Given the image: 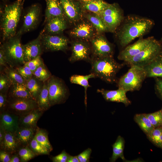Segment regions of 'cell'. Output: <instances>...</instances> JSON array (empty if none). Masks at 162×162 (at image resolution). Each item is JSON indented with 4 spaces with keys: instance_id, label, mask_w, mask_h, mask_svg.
<instances>
[{
    "instance_id": "cell-15",
    "label": "cell",
    "mask_w": 162,
    "mask_h": 162,
    "mask_svg": "<svg viewBox=\"0 0 162 162\" xmlns=\"http://www.w3.org/2000/svg\"><path fill=\"white\" fill-rule=\"evenodd\" d=\"M155 38L148 37L143 38L141 37L134 43L128 45L119 53L118 59L125 62L132 58L147 46Z\"/></svg>"
},
{
    "instance_id": "cell-44",
    "label": "cell",
    "mask_w": 162,
    "mask_h": 162,
    "mask_svg": "<svg viewBox=\"0 0 162 162\" xmlns=\"http://www.w3.org/2000/svg\"><path fill=\"white\" fill-rule=\"evenodd\" d=\"M92 152L90 148H88L77 156L80 162H89Z\"/></svg>"
},
{
    "instance_id": "cell-26",
    "label": "cell",
    "mask_w": 162,
    "mask_h": 162,
    "mask_svg": "<svg viewBox=\"0 0 162 162\" xmlns=\"http://www.w3.org/2000/svg\"><path fill=\"white\" fill-rule=\"evenodd\" d=\"M109 4L104 0H92L81 4L83 12H88L99 14L105 9Z\"/></svg>"
},
{
    "instance_id": "cell-57",
    "label": "cell",
    "mask_w": 162,
    "mask_h": 162,
    "mask_svg": "<svg viewBox=\"0 0 162 162\" xmlns=\"http://www.w3.org/2000/svg\"><path fill=\"white\" fill-rule=\"evenodd\" d=\"M161 148H162V146H161Z\"/></svg>"
},
{
    "instance_id": "cell-6",
    "label": "cell",
    "mask_w": 162,
    "mask_h": 162,
    "mask_svg": "<svg viewBox=\"0 0 162 162\" xmlns=\"http://www.w3.org/2000/svg\"><path fill=\"white\" fill-rule=\"evenodd\" d=\"M48 97L50 105L52 106L64 103L68 98L69 89L64 81L55 76H52L47 80Z\"/></svg>"
},
{
    "instance_id": "cell-48",
    "label": "cell",
    "mask_w": 162,
    "mask_h": 162,
    "mask_svg": "<svg viewBox=\"0 0 162 162\" xmlns=\"http://www.w3.org/2000/svg\"><path fill=\"white\" fill-rule=\"evenodd\" d=\"M11 158L8 152L4 150L0 152V161L1 162H10Z\"/></svg>"
},
{
    "instance_id": "cell-49",
    "label": "cell",
    "mask_w": 162,
    "mask_h": 162,
    "mask_svg": "<svg viewBox=\"0 0 162 162\" xmlns=\"http://www.w3.org/2000/svg\"><path fill=\"white\" fill-rule=\"evenodd\" d=\"M7 64L4 54L1 50H0V67L4 66L7 67Z\"/></svg>"
},
{
    "instance_id": "cell-20",
    "label": "cell",
    "mask_w": 162,
    "mask_h": 162,
    "mask_svg": "<svg viewBox=\"0 0 162 162\" xmlns=\"http://www.w3.org/2000/svg\"><path fill=\"white\" fill-rule=\"evenodd\" d=\"M19 117L13 113L3 112L0 115V127L5 132L15 133L19 127Z\"/></svg>"
},
{
    "instance_id": "cell-13",
    "label": "cell",
    "mask_w": 162,
    "mask_h": 162,
    "mask_svg": "<svg viewBox=\"0 0 162 162\" xmlns=\"http://www.w3.org/2000/svg\"><path fill=\"white\" fill-rule=\"evenodd\" d=\"M41 36V41L43 50L46 51H62L66 52L68 48L70 41L63 35L60 34L51 35L39 33Z\"/></svg>"
},
{
    "instance_id": "cell-29",
    "label": "cell",
    "mask_w": 162,
    "mask_h": 162,
    "mask_svg": "<svg viewBox=\"0 0 162 162\" xmlns=\"http://www.w3.org/2000/svg\"><path fill=\"white\" fill-rule=\"evenodd\" d=\"M44 82L34 75L26 81V86L34 99L37 101L38 96L43 88Z\"/></svg>"
},
{
    "instance_id": "cell-27",
    "label": "cell",
    "mask_w": 162,
    "mask_h": 162,
    "mask_svg": "<svg viewBox=\"0 0 162 162\" xmlns=\"http://www.w3.org/2000/svg\"><path fill=\"white\" fill-rule=\"evenodd\" d=\"M95 78V75L90 73L89 74L86 75H74L71 76L69 78L70 81L71 83L80 85L84 88V103L86 107L87 106V89L88 88L91 87L89 84L88 80L90 79Z\"/></svg>"
},
{
    "instance_id": "cell-51",
    "label": "cell",
    "mask_w": 162,
    "mask_h": 162,
    "mask_svg": "<svg viewBox=\"0 0 162 162\" xmlns=\"http://www.w3.org/2000/svg\"><path fill=\"white\" fill-rule=\"evenodd\" d=\"M68 162H80L77 156H70Z\"/></svg>"
},
{
    "instance_id": "cell-22",
    "label": "cell",
    "mask_w": 162,
    "mask_h": 162,
    "mask_svg": "<svg viewBox=\"0 0 162 162\" xmlns=\"http://www.w3.org/2000/svg\"><path fill=\"white\" fill-rule=\"evenodd\" d=\"M143 68L145 71L146 77L162 78V51Z\"/></svg>"
},
{
    "instance_id": "cell-58",
    "label": "cell",
    "mask_w": 162,
    "mask_h": 162,
    "mask_svg": "<svg viewBox=\"0 0 162 162\" xmlns=\"http://www.w3.org/2000/svg\"><path fill=\"white\" fill-rule=\"evenodd\" d=\"M4 0V1H6V0Z\"/></svg>"
},
{
    "instance_id": "cell-3",
    "label": "cell",
    "mask_w": 162,
    "mask_h": 162,
    "mask_svg": "<svg viewBox=\"0 0 162 162\" xmlns=\"http://www.w3.org/2000/svg\"><path fill=\"white\" fill-rule=\"evenodd\" d=\"M90 63V73L95 78L110 84L117 82V74L124 66L123 64L117 62L113 56L92 57Z\"/></svg>"
},
{
    "instance_id": "cell-56",
    "label": "cell",
    "mask_w": 162,
    "mask_h": 162,
    "mask_svg": "<svg viewBox=\"0 0 162 162\" xmlns=\"http://www.w3.org/2000/svg\"><path fill=\"white\" fill-rule=\"evenodd\" d=\"M160 127L162 128V125H161V126Z\"/></svg>"
},
{
    "instance_id": "cell-8",
    "label": "cell",
    "mask_w": 162,
    "mask_h": 162,
    "mask_svg": "<svg viewBox=\"0 0 162 162\" xmlns=\"http://www.w3.org/2000/svg\"><path fill=\"white\" fill-rule=\"evenodd\" d=\"M98 15L107 27L109 32L114 33L123 20L124 16L122 9L117 3L109 4Z\"/></svg>"
},
{
    "instance_id": "cell-31",
    "label": "cell",
    "mask_w": 162,
    "mask_h": 162,
    "mask_svg": "<svg viewBox=\"0 0 162 162\" xmlns=\"http://www.w3.org/2000/svg\"><path fill=\"white\" fill-rule=\"evenodd\" d=\"M37 102L38 108L43 112L47 110L50 107L49 101L47 80L44 82L43 88Z\"/></svg>"
},
{
    "instance_id": "cell-40",
    "label": "cell",
    "mask_w": 162,
    "mask_h": 162,
    "mask_svg": "<svg viewBox=\"0 0 162 162\" xmlns=\"http://www.w3.org/2000/svg\"><path fill=\"white\" fill-rule=\"evenodd\" d=\"M18 154L22 162H27L35 156V154L28 147H26L20 149Z\"/></svg>"
},
{
    "instance_id": "cell-18",
    "label": "cell",
    "mask_w": 162,
    "mask_h": 162,
    "mask_svg": "<svg viewBox=\"0 0 162 162\" xmlns=\"http://www.w3.org/2000/svg\"><path fill=\"white\" fill-rule=\"evenodd\" d=\"M9 106L14 114L20 115L38 108L37 101L32 99H13Z\"/></svg>"
},
{
    "instance_id": "cell-23",
    "label": "cell",
    "mask_w": 162,
    "mask_h": 162,
    "mask_svg": "<svg viewBox=\"0 0 162 162\" xmlns=\"http://www.w3.org/2000/svg\"><path fill=\"white\" fill-rule=\"evenodd\" d=\"M44 23L49 19L56 17L64 16L63 7L60 0H46Z\"/></svg>"
},
{
    "instance_id": "cell-17",
    "label": "cell",
    "mask_w": 162,
    "mask_h": 162,
    "mask_svg": "<svg viewBox=\"0 0 162 162\" xmlns=\"http://www.w3.org/2000/svg\"><path fill=\"white\" fill-rule=\"evenodd\" d=\"M22 47L25 63L40 56L44 50L40 34L35 39L22 45Z\"/></svg>"
},
{
    "instance_id": "cell-19",
    "label": "cell",
    "mask_w": 162,
    "mask_h": 162,
    "mask_svg": "<svg viewBox=\"0 0 162 162\" xmlns=\"http://www.w3.org/2000/svg\"><path fill=\"white\" fill-rule=\"evenodd\" d=\"M97 91V92L100 93L107 101L122 103L126 106L131 104L130 101L126 95L127 92L122 88H118L116 90L98 89Z\"/></svg>"
},
{
    "instance_id": "cell-12",
    "label": "cell",
    "mask_w": 162,
    "mask_h": 162,
    "mask_svg": "<svg viewBox=\"0 0 162 162\" xmlns=\"http://www.w3.org/2000/svg\"><path fill=\"white\" fill-rule=\"evenodd\" d=\"M68 25H75L83 18L81 3L77 0H60Z\"/></svg>"
},
{
    "instance_id": "cell-53",
    "label": "cell",
    "mask_w": 162,
    "mask_h": 162,
    "mask_svg": "<svg viewBox=\"0 0 162 162\" xmlns=\"http://www.w3.org/2000/svg\"><path fill=\"white\" fill-rule=\"evenodd\" d=\"M81 4L86 3L90 1H92V0H77Z\"/></svg>"
},
{
    "instance_id": "cell-35",
    "label": "cell",
    "mask_w": 162,
    "mask_h": 162,
    "mask_svg": "<svg viewBox=\"0 0 162 162\" xmlns=\"http://www.w3.org/2000/svg\"><path fill=\"white\" fill-rule=\"evenodd\" d=\"M36 140L50 152L52 150V148L48 138L47 132L43 129L37 130L34 135Z\"/></svg>"
},
{
    "instance_id": "cell-4",
    "label": "cell",
    "mask_w": 162,
    "mask_h": 162,
    "mask_svg": "<svg viewBox=\"0 0 162 162\" xmlns=\"http://www.w3.org/2000/svg\"><path fill=\"white\" fill-rule=\"evenodd\" d=\"M21 36L16 35L3 42L0 50L2 51L7 64L9 67L16 68L24 65Z\"/></svg>"
},
{
    "instance_id": "cell-37",
    "label": "cell",
    "mask_w": 162,
    "mask_h": 162,
    "mask_svg": "<svg viewBox=\"0 0 162 162\" xmlns=\"http://www.w3.org/2000/svg\"><path fill=\"white\" fill-rule=\"evenodd\" d=\"M33 75L43 82L47 81L52 76L44 64L38 68L33 72Z\"/></svg>"
},
{
    "instance_id": "cell-47",
    "label": "cell",
    "mask_w": 162,
    "mask_h": 162,
    "mask_svg": "<svg viewBox=\"0 0 162 162\" xmlns=\"http://www.w3.org/2000/svg\"><path fill=\"white\" fill-rule=\"evenodd\" d=\"M7 102L6 93H0V109L2 111L4 108Z\"/></svg>"
},
{
    "instance_id": "cell-33",
    "label": "cell",
    "mask_w": 162,
    "mask_h": 162,
    "mask_svg": "<svg viewBox=\"0 0 162 162\" xmlns=\"http://www.w3.org/2000/svg\"><path fill=\"white\" fill-rule=\"evenodd\" d=\"M134 120L146 135L155 128L145 114H136L134 117Z\"/></svg>"
},
{
    "instance_id": "cell-32",
    "label": "cell",
    "mask_w": 162,
    "mask_h": 162,
    "mask_svg": "<svg viewBox=\"0 0 162 162\" xmlns=\"http://www.w3.org/2000/svg\"><path fill=\"white\" fill-rule=\"evenodd\" d=\"M124 146V140L123 138L119 136L115 142L112 145L113 152L110 158V161L115 162L118 158L124 160L123 151Z\"/></svg>"
},
{
    "instance_id": "cell-50",
    "label": "cell",
    "mask_w": 162,
    "mask_h": 162,
    "mask_svg": "<svg viewBox=\"0 0 162 162\" xmlns=\"http://www.w3.org/2000/svg\"><path fill=\"white\" fill-rule=\"evenodd\" d=\"M5 132L0 127V144L3 142L5 136Z\"/></svg>"
},
{
    "instance_id": "cell-38",
    "label": "cell",
    "mask_w": 162,
    "mask_h": 162,
    "mask_svg": "<svg viewBox=\"0 0 162 162\" xmlns=\"http://www.w3.org/2000/svg\"><path fill=\"white\" fill-rule=\"evenodd\" d=\"M29 146L35 154H49L50 152L36 140L34 136L29 142Z\"/></svg>"
},
{
    "instance_id": "cell-25",
    "label": "cell",
    "mask_w": 162,
    "mask_h": 162,
    "mask_svg": "<svg viewBox=\"0 0 162 162\" xmlns=\"http://www.w3.org/2000/svg\"><path fill=\"white\" fill-rule=\"evenodd\" d=\"M83 17L92 24L98 34L109 32L104 21L98 14L89 12H83Z\"/></svg>"
},
{
    "instance_id": "cell-16",
    "label": "cell",
    "mask_w": 162,
    "mask_h": 162,
    "mask_svg": "<svg viewBox=\"0 0 162 162\" xmlns=\"http://www.w3.org/2000/svg\"><path fill=\"white\" fill-rule=\"evenodd\" d=\"M45 26L40 32L42 34H61L67 28L68 24L64 16L51 18L45 23Z\"/></svg>"
},
{
    "instance_id": "cell-54",
    "label": "cell",
    "mask_w": 162,
    "mask_h": 162,
    "mask_svg": "<svg viewBox=\"0 0 162 162\" xmlns=\"http://www.w3.org/2000/svg\"><path fill=\"white\" fill-rule=\"evenodd\" d=\"M160 41L162 43V36L161 38L160 39Z\"/></svg>"
},
{
    "instance_id": "cell-39",
    "label": "cell",
    "mask_w": 162,
    "mask_h": 162,
    "mask_svg": "<svg viewBox=\"0 0 162 162\" xmlns=\"http://www.w3.org/2000/svg\"><path fill=\"white\" fill-rule=\"evenodd\" d=\"M145 114L155 128L161 126L162 124V112L160 110Z\"/></svg>"
},
{
    "instance_id": "cell-36",
    "label": "cell",
    "mask_w": 162,
    "mask_h": 162,
    "mask_svg": "<svg viewBox=\"0 0 162 162\" xmlns=\"http://www.w3.org/2000/svg\"><path fill=\"white\" fill-rule=\"evenodd\" d=\"M149 140L157 146L161 148L162 145V128H154L146 135Z\"/></svg>"
},
{
    "instance_id": "cell-21",
    "label": "cell",
    "mask_w": 162,
    "mask_h": 162,
    "mask_svg": "<svg viewBox=\"0 0 162 162\" xmlns=\"http://www.w3.org/2000/svg\"><path fill=\"white\" fill-rule=\"evenodd\" d=\"M43 113V111L37 108L21 115L19 119V127L35 129L37 122Z\"/></svg>"
},
{
    "instance_id": "cell-52",
    "label": "cell",
    "mask_w": 162,
    "mask_h": 162,
    "mask_svg": "<svg viewBox=\"0 0 162 162\" xmlns=\"http://www.w3.org/2000/svg\"><path fill=\"white\" fill-rule=\"evenodd\" d=\"M20 160L18 156L17 155L15 154L11 158L10 162H19L21 161Z\"/></svg>"
},
{
    "instance_id": "cell-2",
    "label": "cell",
    "mask_w": 162,
    "mask_h": 162,
    "mask_svg": "<svg viewBox=\"0 0 162 162\" xmlns=\"http://www.w3.org/2000/svg\"><path fill=\"white\" fill-rule=\"evenodd\" d=\"M25 0H16L0 8V31L3 42L15 36Z\"/></svg>"
},
{
    "instance_id": "cell-43",
    "label": "cell",
    "mask_w": 162,
    "mask_h": 162,
    "mask_svg": "<svg viewBox=\"0 0 162 162\" xmlns=\"http://www.w3.org/2000/svg\"><path fill=\"white\" fill-rule=\"evenodd\" d=\"M44 64L40 56L25 63V65L28 66L33 73L40 66Z\"/></svg>"
},
{
    "instance_id": "cell-28",
    "label": "cell",
    "mask_w": 162,
    "mask_h": 162,
    "mask_svg": "<svg viewBox=\"0 0 162 162\" xmlns=\"http://www.w3.org/2000/svg\"><path fill=\"white\" fill-rule=\"evenodd\" d=\"M11 88L10 94L13 99H34L26 85H12Z\"/></svg>"
},
{
    "instance_id": "cell-5",
    "label": "cell",
    "mask_w": 162,
    "mask_h": 162,
    "mask_svg": "<svg viewBox=\"0 0 162 162\" xmlns=\"http://www.w3.org/2000/svg\"><path fill=\"white\" fill-rule=\"evenodd\" d=\"M130 67L128 72L117 81L118 88L127 92L139 90L146 77L143 67L136 65Z\"/></svg>"
},
{
    "instance_id": "cell-7",
    "label": "cell",
    "mask_w": 162,
    "mask_h": 162,
    "mask_svg": "<svg viewBox=\"0 0 162 162\" xmlns=\"http://www.w3.org/2000/svg\"><path fill=\"white\" fill-rule=\"evenodd\" d=\"M162 51V43L154 39L147 46L132 58L125 62L130 66L143 67L151 62Z\"/></svg>"
},
{
    "instance_id": "cell-24",
    "label": "cell",
    "mask_w": 162,
    "mask_h": 162,
    "mask_svg": "<svg viewBox=\"0 0 162 162\" xmlns=\"http://www.w3.org/2000/svg\"><path fill=\"white\" fill-rule=\"evenodd\" d=\"M21 144L15 133L5 132L4 139L0 145L3 150L12 153L17 151Z\"/></svg>"
},
{
    "instance_id": "cell-1",
    "label": "cell",
    "mask_w": 162,
    "mask_h": 162,
    "mask_svg": "<svg viewBox=\"0 0 162 162\" xmlns=\"http://www.w3.org/2000/svg\"><path fill=\"white\" fill-rule=\"evenodd\" d=\"M154 21L134 14L124 17L115 32V36L120 46L124 48L135 38L142 37L154 26Z\"/></svg>"
},
{
    "instance_id": "cell-10",
    "label": "cell",
    "mask_w": 162,
    "mask_h": 162,
    "mask_svg": "<svg viewBox=\"0 0 162 162\" xmlns=\"http://www.w3.org/2000/svg\"><path fill=\"white\" fill-rule=\"evenodd\" d=\"M89 42L92 49V58L113 56L114 46L103 34H97Z\"/></svg>"
},
{
    "instance_id": "cell-9",
    "label": "cell",
    "mask_w": 162,
    "mask_h": 162,
    "mask_svg": "<svg viewBox=\"0 0 162 162\" xmlns=\"http://www.w3.org/2000/svg\"><path fill=\"white\" fill-rule=\"evenodd\" d=\"M41 11L39 4H34L28 7L24 14L22 25L16 35L21 36L34 29L39 23Z\"/></svg>"
},
{
    "instance_id": "cell-41",
    "label": "cell",
    "mask_w": 162,
    "mask_h": 162,
    "mask_svg": "<svg viewBox=\"0 0 162 162\" xmlns=\"http://www.w3.org/2000/svg\"><path fill=\"white\" fill-rule=\"evenodd\" d=\"M12 85V83L6 74L1 73L0 75V92L6 93Z\"/></svg>"
},
{
    "instance_id": "cell-45",
    "label": "cell",
    "mask_w": 162,
    "mask_h": 162,
    "mask_svg": "<svg viewBox=\"0 0 162 162\" xmlns=\"http://www.w3.org/2000/svg\"><path fill=\"white\" fill-rule=\"evenodd\" d=\"M70 156L64 150L60 154L53 157L52 160L54 162H68Z\"/></svg>"
},
{
    "instance_id": "cell-30",
    "label": "cell",
    "mask_w": 162,
    "mask_h": 162,
    "mask_svg": "<svg viewBox=\"0 0 162 162\" xmlns=\"http://www.w3.org/2000/svg\"><path fill=\"white\" fill-rule=\"evenodd\" d=\"M35 130L32 128L19 127L15 134L21 143L26 145L29 143L34 136Z\"/></svg>"
},
{
    "instance_id": "cell-42",
    "label": "cell",
    "mask_w": 162,
    "mask_h": 162,
    "mask_svg": "<svg viewBox=\"0 0 162 162\" xmlns=\"http://www.w3.org/2000/svg\"><path fill=\"white\" fill-rule=\"evenodd\" d=\"M15 69L26 81L30 79L33 76V73L30 68L25 64Z\"/></svg>"
},
{
    "instance_id": "cell-34",
    "label": "cell",
    "mask_w": 162,
    "mask_h": 162,
    "mask_svg": "<svg viewBox=\"0 0 162 162\" xmlns=\"http://www.w3.org/2000/svg\"><path fill=\"white\" fill-rule=\"evenodd\" d=\"M4 71L12 85H26V81L14 68L7 66L5 67Z\"/></svg>"
},
{
    "instance_id": "cell-14",
    "label": "cell",
    "mask_w": 162,
    "mask_h": 162,
    "mask_svg": "<svg viewBox=\"0 0 162 162\" xmlns=\"http://www.w3.org/2000/svg\"><path fill=\"white\" fill-rule=\"evenodd\" d=\"M97 34L93 26L86 19L78 22L69 32L70 36L75 39L88 42Z\"/></svg>"
},
{
    "instance_id": "cell-55",
    "label": "cell",
    "mask_w": 162,
    "mask_h": 162,
    "mask_svg": "<svg viewBox=\"0 0 162 162\" xmlns=\"http://www.w3.org/2000/svg\"><path fill=\"white\" fill-rule=\"evenodd\" d=\"M160 110L162 112V108L161 110Z\"/></svg>"
},
{
    "instance_id": "cell-46",
    "label": "cell",
    "mask_w": 162,
    "mask_h": 162,
    "mask_svg": "<svg viewBox=\"0 0 162 162\" xmlns=\"http://www.w3.org/2000/svg\"><path fill=\"white\" fill-rule=\"evenodd\" d=\"M155 89L156 92L162 99V79L161 78H156Z\"/></svg>"
},
{
    "instance_id": "cell-11",
    "label": "cell",
    "mask_w": 162,
    "mask_h": 162,
    "mask_svg": "<svg viewBox=\"0 0 162 162\" xmlns=\"http://www.w3.org/2000/svg\"><path fill=\"white\" fill-rule=\"evenodd\" d=\"M70 50L71 54L68 59L70 62L84 61L90 63L92 51L89 42L75 39L70 43Z\"/></svg>"
}]
</instances>
